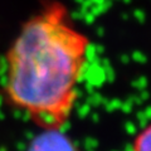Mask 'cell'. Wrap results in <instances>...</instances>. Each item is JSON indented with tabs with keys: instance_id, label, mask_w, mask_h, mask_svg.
Returning <instances> with one entry per match:
<instances>
[{
	"instance_id": "obj_2",
	"label": "cell",
	"mask_w": 151,
	"mask_h": 151,
	"mask_svg": "<svg viewBox=\"0 0 151 151\" xmlns=\"http://www.w3.org/2000/svg\"><path fill=\"white\" fill-rule=\"evenodd\" d=\"M37 139L32 141L28 151H77L60 130H43Z\"/></svg>"
},
{
	"instance_id": "obj_4",
	"label": "cell",
	"mask_w": 151,
	"mask_h": 151,
	"mask_svg": "<svg viewBox=\"0 0 151 151\" xmlns=\"http://www.w3.org/2000/svg\"><path fill=\"white\" fill-rule=\"evenodd\" d=\"M134 17L136 20H139V22H145V19H146V15H145V12L144 10H141V9H136V10L134 12Z\"/></svg>"
},
{
	"instance_id": "obj_3",
	"label": "cell",
	"mask_w": 151,
	"mask_h": 151,
	"mask_svg": "<svg viewBox=\"0 0 151 151\" xmlns=\"http://www.w3.org/2000/svg\"><path fill=\"white\" fill-rule=\"evenodd\" d=\"M134 151H151V125L144 129L135 139Z\"/></svg>"
},
{
	"instance_id": "obj_5",
	"label": "cell",
	"mask_w": 151,
	"mask_h": 151,
	"mask_svg": "<svg viewBox=\"0 0 151 151\" xmlns=\"http://www.w3.org/2000/svg\"><path fill=\"white\" fill-rule=\"evenodd\" d=\"M125 1H126V3H129V1H130V0H125Z\"/></svg>"
},
{
	"instance_id": "obj_1",
	"label": "cell",
	"mask_w": 151,
	"mask_h": 151,
	"mask_svg": "<svg viewBox=\"0 0 151 151\" xmlns=\"http://www.w3.org/2000/svg\"><path fill=\"white\" fill-rule=\"evenodd\" d=\"M92 45L58 1H44L6 52L4 93L42 130H60L72 113Z\"/></svg>"
}]
</instances>
